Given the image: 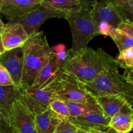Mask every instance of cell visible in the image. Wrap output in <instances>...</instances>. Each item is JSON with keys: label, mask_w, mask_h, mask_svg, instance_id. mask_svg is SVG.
Instances as JSON below:
<instances>
[{"label": "cell", "mask_w": 133, "mask_h": 133, "mask_svg": "<svg viewBox=\"0 0 133 133\" xmlns=\"http://www.w3.org/2000/svg\"><path fill=\"white\" fill-rule=\"evenodd\" d=\"M117 59L102 48H87L77 52L68 51L63 66L64 71L71 74L82 83H89L109 70L118 68Z\"/></svg>", "instance_id": "cell-1"}, {"label": "cell", "mask_w": 133, "mask_h": 133, "mask_svg": "<svg viewBox=\"0 0 133 133\" xmlns=\"http://www.w3.org/2000/svg\"><path fill=\"white\" fill-rule=\"evenodd\" d=\"M23 51V71L19 90L30 88L38 74L46 64L51 54V48L48 44L42 31L30 35L22 46Z\"/></svg>", "instance_id": "cell-2"}, {"label": "cell", "mask_w": 133, "mask_h": 133, "mask_svg": "<svg viewBox=\"0 0 133 133\" xmlns=\"http://www.w3.org/2000/svg\"><path fill=\"white\" fill-rule=\"evenodd\" d=\"M91 11L92 9H81L66 15L65 19L69 23L72 35V45L70 49L71 51L86 49L92 38L100 35Z\"/></svg>", "instance_id": "cell-3"}, {"label": "cell", "mask_w": 133, "mask_h": 133, "mask_svg": "<svg viewBox=\"0 0 133 133\" xmlns=\"http://www.w3.org/2000/svg\"><path fill=\"white\" fill-rule=\"evenodd\" d=\"M83 84L86 89L96 97L120 94L125 95L131 85L123 74H119L118 68L109 70L92 81Z\"/></svg>", "instance_id": "cell-4"}, {"label": "cell", "mask_w": 133, "mask_h": 133, "mask_svg": "<svg viewBox=\"0 0 133 133\" xmlns=\"http://www.w3.org/2000/svg\"><path fill=\"white\" fill-rule=\"evenodd\" d=\"M64 69H61L48 83L37 89L19 90V96L29 109L35 114L45 111L55 99V88L57 81Z\"/></svg>", "instance_id": "cell-5"}, {"label": "cell", "mask_w": 133, "mask_h": 133, "mask_svg": "<svg viewBox=\"0 0 133 133\" xmlns=\"http://www.w3.org/2000/svg\"><path fill=\"white\" fill-rule=\"evenodd\" d=\"M55 97L64 101L79 103L96 100V97L86 89L79 79L64 70L57 79Z\"/></svg>", "instance_id": "cell-6"}, {"label": "cell", "mask_w": 133, "mask_h": 133, "mask_svg": "<svg viewBox=\"0 0 133 133\" xmlns=\"http://www.w3.org/2000/svg\"><path fill=\"white\" fill-rule=\"evenodd\" d=\"M35 117L36 115L18 95L13 102L7 118L3 119L19 133H37Z\"/></svg>", "instance_id": "cell-7"}, {"label": "cell", "mask_w": 133, "mask_h": 133, "mask_svg": "<svg viewBox=\"0 0 133 133\" xmlns=\"http://www.w3.org/2000/svg\"><path fill=\"white\" fill-rule=\"evenodd\" d=\"M68 13L47 9L40 5L33 11L22 17L9 19L8 22L21 24L30 36L39 32L40 26L47 19L54 18H66Z\"/></svg>", "instance_id": "cell-8"}, {"label": "cell", "mask_w": 133, "mask_h": 133, "mask_svg": "<svg viewBox=\"0 0 133 133\" xmlns=\"http://www.w3.org/2000/svg\"><path fill=\"white\" fill-rule=\"evenodd\" d=\"M0 64L9 72L15 87L20 88L23 71V51L22 48L6 51L0 55Z\"/></svg>", "instance_id": "cell-9"}, {"label": "cell", "mask_w": 133, "mask_h": 133, "mask_svg": "<svg viewBox=\"0 0 133 133\" xmlns=\"http://www.w3.org/2000/svg\"><path fill=\"white\" fill-rule=\"evenodd\" d=\"M77 128L87 132L100 133L106 131L109 127L110 118L103 113L95 112L77 117L68 118Z\"/></svg>", "instance_id": "cell-10"}, {"label": "cell", "mask_w": 133, "mask_h": 133, "mask_svg": "<svg viewBox=\"0 0 133 133\" xmlns=\"http://www.w3.org/2000/svg\"><path fill=\"white\" fill-rule=\"evenodd\" d=\"M1 40L5 51L22 48L29 35L21 24L7 22L0 29Z\"/></svg>", "instance_id": "cell-11"}, {"label": "cell", "mask_w": 133, "mask_h": 133, "mask_svg": "<svg viewBox=\"0 0 133 133\" xmlns=\"http://www.w3.org/2000/svg\"><path fill=\"white\" fill-rule=\"evenodd\" d=\"M92 16L96 23L105 22L117 29L125 20L121 13L105 0H99L92 9Z\"/></svg>", "instance_id": "cell-12"}, {"label": "cell", "mask_w": 133, "mask_h": 133, "mask_svg": "<svg viewBox=\"0 0 133 133\" xmlns=\"http://www.w3.org/2000/svg\"><path fill=\"white\" fill-rule=\"evenodd\" d=\"M41 5V0H4L1 12L8 19L22 17Z\"/></svg>", "instance_id": "cell-13"}, {"label": "cell", "mask_w": 133, "mask_h": 133, "mask_svg": "<svg viewBox=\"0 0 133 133\" xmlns=\"http://www.w3.org/2000/svg\"><path fill=\"white\" fill-rule=\"evenodd\" d=\"M63 66L64 64L58 59L57 55L52 51L48 61L38 73L32 85L29 88L37 89L44 86L63 68Z\"/></svg>", "instance_id": "cell-14"}, {"label": "cell", "mask_w": 133, "mask_h": 133, "mask_svg": "<svg viewBox=\"0 0 133 133\" xmlns=\"http://www.w3.org/2000/svg\"><path fill=\"white\" fill-rule=\"evenodd\" d=\"M96 98L103 114L110 118L119 113L128 103L125 95L122 94L109 95Z\"/></svg>", "instance_id": "cell-15"}, {"label": "cell", "mask_w": 133, "mask_h": 133, "mask_svg": "<svg viewBox=\"0 0 133 133\" xmlns=\"http://www.w3.org/2000/svg\"><path fill=\"white\" fill-rule=\"evenodd\" d=\"M63 119L49 107L45 111L36 115L35 123L37 133H54Z\"/></svg>", "instance_id": "cell-16"}, {"label": "cell", "mask_w": 133, "mask_h": 133, "mask_svg": "<svg viewBox=\"0 0 133 133\" xmlns=\"http://www.w3.org/2000/svg\"><path fill=\"white\" fill-rule=\"evenodd\" d=\"M109 127L119 133H129L133 129V109L129 103L123 109L110 118Z\"/></svg>", "instance_id": "cell-17"}, {"label": "cell", "mask_w": 133, "mask_h": 133, "mask_svg": "<svg viewBox=\"0 0 133 133\" xmlns=\"http://www.w3.org/2000/svg\"><path fill=\"white\" fill-rule=\"evenodd\" d=\"M19 95V90L14 85H0V112L3 119L7 118L13 102Z\"/></svg>", "instance_id": "cell-18"}, {"label": "cell", "mask_w": 133, "mask_h": 133, "mask_svg": "<svg viewBox=\"0 0 133 133\" xmlns=\"http://www.w3.org/2000/svg\"><path fill=\"white\" fill-rule=\"evenodd\" d=\"M69 108L70 117H77L90 112H102V109L100 107L97 100L87 103H79L71 101H64Z\"/></svg>", "instance_id": "cell-19"}, {"label": "cell", "mask_w": 133, "mask_h": 133, "mask_svg": "<svg viewBox=\"0 0 133 133\" xmlns=\"http://www.w3.org/2000/svg\"><path fill=\"white\" fill-rule=\"evenodd\" d=\"M41 6L67 13L83 9L79 0H41Z\"/></svg>", "instance_id": "cell-20"}, {"label": "cell", "mask_w": 133, "mask_h": 133, "mask_svg": "<svg viewBox=\"0 0 133 133\" xmlns=\"http://www.w3.org/2000/svg\"><path fill=\"white\" fill-rule=\"evenodd\" d=\"M109 36H110L115 43L119 53L133 48L132 38L118 29L113 28L110 31Z\"/></svg>", "instance_id": "cell-21"}, {"label": "cell", "mask_w": 133, "mask_h": 133, "mask_svg": "<svg viewBox=\"0 0 133 133\" xmlns=\"http://www.w3.org/2000/svg\"><path fill=\"white\" fill-rule=\"evenodd\" d=\"M114 6L121 13L125 19L132 21L133 12L129 5V0H105Z\"/></svg>", "instance_id": "cell-22"}, {"label": "cell", "mask_w": 133, "mask_h": 133, "mask_svg": "<svg viewBox=\"0 0 133 133\" xmlns=\"http://www.w3.org/2000/svg\"><path fill=\"white\" fill-rule=\"evenodd\" d=\"M49 107L64 119H68L71 116L68 107L64 100L55 99L50 103Z\"/></svg>", "instance_id": "cell-23"}, {"label": "cell", "mask_w": 133, "mask_h": 133, "mask_svg": "<svg viewBox=\"0 0 133 133\" xmlns=\"http://www.w3.org/2000/svg\"><path fill=\"white\" fill-rule=\"evenodd\" d=\"M116 59L119 68L125 70L133 68V48L119 53Z\"/></svg>", "instance_id": "cell-24"}, {"label": "cell", "mask_w": 133, "mask_h": 133, "mask_svg": "<svg viewBox=\"0 0 133 133\" xmlns=\"http://www.w3.org/2000/svg\"><path fill=\"white\" fill-rule=\"evenodd\" d=\"M78 129L68 119H63L54 133H77Z\"/></svg>", "instance_id": "cell-25"}, {"label": "cell", "mask_w": 133, "mask_h": 133, "mask_svg": "<svg viewBox=\"0 0 133 133\" xmlns=\"http://www.w3.org/2000/svg\"><path fill=\"white\" fill-rule=\"evenodd\" d=\"M51 50L57 55L58 59L62 63L64 64L68 57V51H66V46L63 44H57L55 46L51 48Z\"/></svg>", "instance_id": "cell-26"}, {"label": "cell", "mask_w": 133, "mask_h": 133, "mask_svg": "<svg viewBox=\"0 0 133 133\" xmlns=\"http://www.w3.org/2000/svg\"><path fill=\"white\" fill-rule=\"evenodd\" d=\"M0 85H14V82H13L10 74H9L7 70L1 64H0Z\"/></svg>", "instance_id": "cell-27"}, {"label": "cell", "mask_w": 133, "mask_h": 133, "mask_svg": "<svg viewBox=\"0 0 133 133\" xmlns=\"http://www.w3.org/2000/svg\"><path fill=\"white\" fill-rule=\"evenodd\" d=\"M117 29L125 32L133 38V21L125 19L119 25Z\"/></svg>", "instance_id": "cell-28"}, {"label": "cell", "mask_w": 133, "mask_h": 133, "mask_svg": "<svg viewBox=\"0 0 133 133\" xmlns=\"http://www.w3.org/2000/svg\"><path fill=\"white\" fill-rule=\"evenodd\" d=\"M96 24H97L100 35H103L105 36H109L110 31L113 29V27L110 24L105 22H97Z\"/></svg>", "instance_id": "cell-29"}, {"label": "cell", "mask_w": 133, "mask_h": 133, "mask_svg": "<svg viewBox=\"0 0 133 133\" xmlns=\"http://www.w3.org/2000/svg\"><path fill=\"white\" fill-rule=\"evenodd\" d=\"M0 129L3 133H19L12 127L6 123L3 119V118L0 122Z\"/></svg>", "instance_id": "cell-30"}, {"label": "cell", "mask_w": 133, "mask_h": 133, "mask_svg": "<svg viewBox=\"0 0 133 133\" xmlns=\"http://www.w3.org/2000/svg\"><path fill=\"white\" fill-rule=\"evenodd\" d=\"M99 0H79L82 8L84 9H92Z\"/></svg>", "instance_id": "cell-31"}, {"label": "cell", "mask_w": 133, "mask_h": 133, "mask_svg": "<svg viewBox=\"0 0 133 133\" xmlns=\"http://www.w3.org/2000/svg\"><path fill=\"white\" fill-rule=\"evenodd\" d=\"M123 75L129 84L133 85V68L125 70Z\"/></svg>", "instance_id": "cell-32"}, {"label": "cell", "mask_w": 133, "mask_h": 133, "mask_svg": "<svg viewBox=\"0 0 133 133\" xmlns=\"http://www.w3.org/2000/svg\"><path fill=\"white\" fill-rule=\"evenodd\" d=\"M125 98L127 99V101L129 103L133 109V85L132 84L130 87L128 92L125 94Z\"/></svg>", "instance_id": "cell-33"}, {"label": "cell", "mask_w": 133, "mask_h": 133, "mask_svg": "<svg viewBox=\"0 0 133 133\" xmlns=\"http://www.w3.org/2000/svg\"><path fill=\"white\" fill-rule=\"evenodd\" d=\"M6 51L3 47V44L2 42V40H1V35H0V55L4 53Z\"/></svg>", "instance_id": "cell-34"}, {"label": "cell", "mask_w": 133, "mask_h": 133, "mask_svg": "<svg viewBox=\"0 0 133 133\" xmlns=\"http://www.w3.org/2000/svg\"><path fill=\"white\" fill-rule=\"evenodd\" d=\"M100 133H119L118 132V131H116L115 129H114L113 128H111V127H109L106 131H103V132H101Z\"/></svg>", "instance_id": "cell-35"}, {"label": "cell", "mask_w": 133, "mask_h": 133, "mask_svg": "<svg viewBox=\"0 0 133 133\" xmlns=\"http://www.w3.org/2000/svg\"><path fill=\"white\" fill-rule=\"evenodd\" d=\"M4 4V0H0V12H1V10L2 9L3 6Z\"/></svg>", "instance_id": "cell-36"}, {"label": "cell", "mask_w": 133, "mask_h": 133, "mask_svg": "<svg viewBox=\"0 0 133 133\" xmlns=\"http://www.w3.org/2000/svg\"><path fill=\"white\" fill-rule=\"evenodd\" d=\"M129 5L133 12V0H129Z\"/></svg>", "instance_id": "cell-37"}, {"label": "cell", "mask_w": 133, "mask_h": 133, "mask_svg": "<svg viewBox=\"0 0 133 133\" xmlns=\"http://www.w3.org/2000/svg\"><path fill=\"white\" fill-rule=\"evenodd\" d=\"M77 133H94V132H87V131H82V130L78 129V132H77Z\"/></svg>", "instance_id": "cell-38"}, {"label": "cell", "mask_w": 133, "mask_h": 133, "mask_svg": "<svg viewBox=\"0 0 133 133\" xmlns=\"http://www.w3.org/2000/svg\"><path fill=\"white\" fill-rule=\"evenodd\" d=\"M4 25H5V23H3V22H2V20H1V18H0V29L3 27Z\"/></svg>", "instance_id": "cell-39"}, {"label": "cell", "mask_w": 133, "mask_h": 133, "mask_svg": "<svg viewBox=\"0 0 133 133\" xmlns=\"http://www.w3.org/2000/svg\"><path fill=\"white\" fill-rule=\"evenodd\" d=\"M0 133H3V132H2V131H1V129H0Z\"/></svg>", "instance_id": "cell-40"}, {"label": "cell", "mask_w": 133, "mask_h": 133, "mask_svg": "<svg viewBox=\"0 0 133 133\" xmlns=\"http://www.w3.org/2000/svg\"><path fill=\"white\" fill-rule=\"evenodd\" d=\"M132 131H133V129H132Z\"/></svg>", "instance_id": "cell-41"}, {"label": "cell", "mask_w": 133, "mask_h": 133, "mask_svg": "<svg viewBox=\"0 0 133 133\" xmlns=\"http://www.w3.org/2000/svg\"><path fill=\"white\" fill-rule=\"evenodd\" d=\"M129 133H130V132H129Z\"/></svg>", "instance_id": "cell-42"}]
</instances>
